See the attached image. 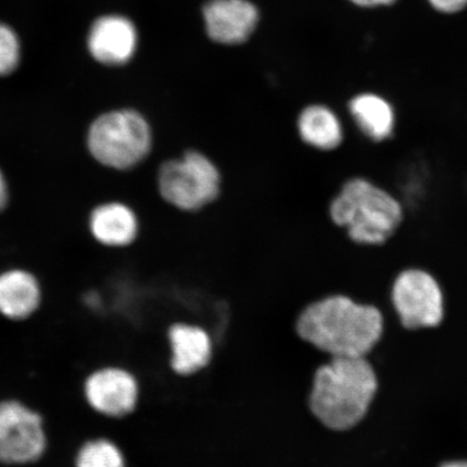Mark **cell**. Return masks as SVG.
I'll use <instances>...</instances> for the list:
<instances>
[{"label":"cell","instance_id":"e0dca14e","mask_svg":"<svg viewBox=\"0 0 467 467\" xmlns=\"http://www.w3.org/2000/svg\"><path fill=\"white\" fill-rule=\"evenodd\" d=\"M19 62V39L13 29L0 23V76L14 73Z\"/></svg>","mask_w":467,"mask_h":467},{"label":"cell","instance_id":"8992f818","mask_svg":"<svg viewBox=\"0 0 467 467\" xmlns=\"http://www.w3.org/2000/svg\"><path fill=\"white\" fill-rule=\"evenodd\" d=\"M42 413L19 400L0 401V464L37 463L48 451Z\"/></svg>","mask_w":467,"mask_h":467},{"label":"cell","instance_id":"30bf717a","mask_svg":"<svg viewBox=\"0 0 467 467\" xmlns=\"http://www.w3.org/2000/svg\"><path fill=\"white\" fill-rule=\"evenodd\" d=\"M203 19L214 42L236 45L249 38L259 14L247 0H212L203 7Z\"/></svg>","mask_w":467,"mask_h":467},{"label":"cell","instance_id":"9a60e30c","mask_svg":"<svg viewBox=\"0 0 467 467\" xmlns=\"http://www.w3.org/2000/svg\"><path fill=\"white\" fill-rule=\"evenodd\" d=\"M171 348V366L180 376H191L209 364L212 343L200 327L174 324L168 330Z\"/></svg>","mask_w":467,"mask_h":467},{"label":"cell","instance_id":"5b68a950","mask_svg":"<svg viewBox=\"0 0 467 467\" xmlns=\"http://www.w3.org/2000/svg\"><path fill=\"white\" fill-rule=\"evenodd\" d=\"M162 200L184 213H198L217 202L223 178L217 163L200 150H188L162 163L157 174Z\"/></svg>","mask_w":467,"mask_h":467},{"label":"cell","instance_id":"52a82bcc","mask_svg":"<svg viewBox=\"0 0 467 467\" xmlns=\"http://www.w3.org/2000/svg\"><path fill=\"white\" fill-rule=\"evenodd\" d=\"M400 323L409 330L437 328L445 319V295L438 280L422 268H407L390 291Z\"/></svg>","mask_w":467,"mask_h":467},{"label":"cell","instance_id":"8fae6325","mask_svg":"<svg viewBox=\"0 0 467 467\" xmlns=\"http://www.w3.org/2000/svg\"><path fill=\"white\" fill-rule=\"evenodd\" d=\"M43 291L36 276L22 268L0 274V315L11 321H25L37 313Z\"/></svg>","mask_w":467,"mask_h":467},{"label":"cell","instance_id":"7a4b0ae2","mask_svg":"<svg viewBox=\"0 0 467 467\" xmlns=\"http://www.w3.org/2000/svg\"><path fill=\"white\" fill-rule=\"evenodd\" d=\"M378 388L365 358H332L315 375L309 407L327 428L347 431L365 418Z\"/></svg>","mask_w":467,"mask_h":467},{"label":"cell","instance_id":"d6986e66","mask_svg":"<svg viewBox=\"0 0 467 467\" xmlns=\"http://www.w3.org/2000/svg\"><path fill=\"white\" fill-rule=\"evenodd\" d=\"M9 202V188L7 184V180H5V175L0 169V212L7 207Z\"/></svg>","mask_w":467,"mask_h":467},{"label":"cell","instance_id":"ac0fdd59","mask_svg":"<svg viewBox=\"0 0 467 467\" xmlns=\"http://www.w3.org/2000/svg\"><path fill=\"white\" fill-rule=\"evenodd\" d=\"M431 8L443 15H454L467 7V0H428Z\"/></svg>","mask_w":467,"mask_h":467},{"label":"cell","instance_id":"3957f363","mask_svg":"<svg viewBox=\"0 0 467 467\" xmlns=\"http://www.w3.org/2000/svg\"><path fill=\"white\" fill-rule=\"evenodd\" d=\"M331 223L346 232L350 242L364 247H379L399 231L404 207L392 192L360 177L344 181L328 206Z\"/></svg>","mask_w":467,"mask_h":467},{"label":"cell","instance_id":"277c9868","mask_svg":"<svg viewBox=\"0 0 467 467\" xmlns=\"http://www.w3.org/2000/svg\"><path fill=\"white\" fill-rule=\"evenodd\" d=\"M87 146L102 166L130 171L150 155L153 133L141 113L130 109H115L93 120L88 130Z\"/></svg>","mask_w":467,"mask_h":467},{"label":"cell","instance_id":"9c48e42d","mask_svg":"<svg viewBox=\"0 0 467 467\" xmlns=\"http://www.w3.org/2000/svg\"><path fill=\"white\" fill-rule=\"evenodd\" d=\"M138 33L133 23L125 16H105L93 23L88 49L95 60L109 67L130 62L136 54Z\"/></svg>","mask_w":467,"mask_h":467},{"label":"cell","instance_id":"ffe728a7","mask_svg":"<svg viewBox=\"0 0 467 467\" xmlns=\"http://www.w3.org/2000/svg\"><path fill=\"white\" fill-rule=\"evenodd\" d=\"M355 5L361 7H377V5H389L397 2V0H350Z\"/></svg>","mask_w":467,"mask_h":467},{"label":"cell","instance_id":"5bb4252c","mask_svg":"<svg viewBox=\"0 0 467 467\" xmlns=\"http://www.w3.org/2000/svg\"><path fill=\"white\" fill-rule=\"evenodd\" d=\"M350 119L371 142L382 143L394 136L396 112L393 105L377 93L364 92L348 103Z\"/></svg>","mask_w":467,"mask_h":467},{"label":"cell","instance_id":"2e32d148","mask_svg":"<svg viewBox=\"0 0 467 467\" xmlns=\"http://www.w3.org/2000/svg\"><path fill=\"white\" fill-rule=\"evenodd\" d=\"M75 467H127L124 451L107 437H95L81 443L74 460Z\"/></svg>","mask_w":467,"mask_h":467},{"label":"cell","instance_id":"ba28073f","mask_svg":"<svg viewBox=\"0 0 467 467\" xmlns=\"http://www.w3.org/2000/svg\"><path fill=\"white\" fill-rule=\"evenodd\" d=\"M88 407L99 416L124 419L137 410L141 387L136 375L125 367L108 365L97 368L83 384Z\"/></svg>","mask_w":467,"mask_h":467},{"label":"cell","instance_id":"7c38bea8","mask_svg":"<svg viewBox=\"0 0 467 467\" xmlns=\"http://www.w3.org/2000/svg\"><path fill=\"white\" fill-rule=\"evenodd\" d=\"M296 130L303 144L323 153L337 150L346 140L340 116L323 103L303 108L296 119Z\"/></svg>","mask_w":467,"mask_h":467},{"label":"cell","instance_id":"44dd1931","mask_svg":"<svg viewBox=\"0 0 467 467\" xmlns=\"http://www.w3.org/2000/svg\"><path fill=\"white\" fill-rule=\"evenodd\" d=\"M440 467H467V461H448V462L442 463Z\"/></svg>","mask_w":467,"mask_h":467},{"label":"cell","instance_id":"4fadbf2b","mask_svg":"<svg viewBox=\"0 0 467 467\" xmlns=\"http://www.w3.org/2000/svg\"><path fill=\"white\" fill-rule=\"evenodd\" d=\"M89 231L103 246L121 248L130 246L139 234V220L133 210L119 202L100 204L90 213Z\"/></svg>","mask_w":467,"mask_h":467},{"label":"cell","instance_id":"6da1fadb","mask_svg":"<svg viewBox=\"0 0 467 467\" xmlns=\"http://www.w3.org/2000/svg\"><path fill=\"white\" fill-rule=\"evenodd\" d=\"M297 334L332 358H365L383 334V317L376 306L336 295L312 303L300 315Z\"/></svg>","mask_w":467,"mask_h":467}]
</instances>
